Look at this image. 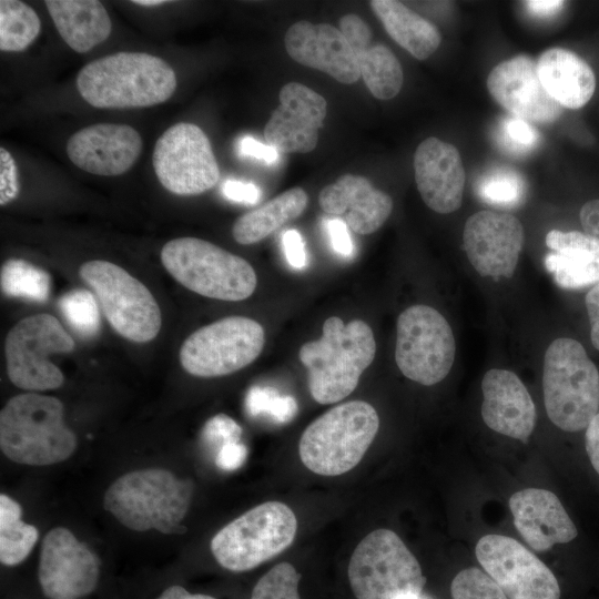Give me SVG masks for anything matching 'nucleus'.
Returning a JSON list of instances; mask_svg holds the SVG:
<instances>
[{
	"label": "nucleus",
	"instance_id": "nucleus-49",
	"mask_svg": "<svg viewBox=\"0 0 599 599\" xmlns=\"http://www.w3.org/2000/svg\"><path fill=\"white\" fill-rule=\"evenodd\" d=\"M579 217L585 233L599 242V200L586 202Z\"/></svg>",
	"mask_w": 599,
	"mask_h": 599
},
{
	"label": "nucleus",
	"instance_id": "nucleus-14",
	"mask_svg": "<svg viewBox=\"0 0 599 599\" xmlns=\"http://www.w3.org/2000/svg\"><path fill=\"white\" fill-rule=\"evenodd\" d=\"M160 183L177 195H197L212 189L220 169L211 142L196 124L180 122L156 141L152 155Z\"/></svg>",
	"mask_w": 599,
	"mask_h": 599
},
{
	"label": "nucleus",
	"instance_id": "nucleus-6",
	"mask_svg": "<svg viewBox=\"0 0 599 599\" xmlns=\"http://www.w3.org/2000/svg\"><path fill=\"white\" fill-rule=\"evenodd\" d=\"M544 400L547 416L560 429H585L599 410V372L576 339L560 337L544 357Z\"/></svg>",
	"mask_w": 599,
	"mask_h": 599
},
{
	"label": "nucleus",
	"instance_id": "nucleus-17",
	"mask_svg": "<svg viewBox=\"0 0 599 599\" xmlns=\"http://www.w3.org/2000/svg\"><path fill=\"white\" fill-rule=\"evenodd\" d=\"M524 240V226L516 216L490 210L470 215L463 232L467 258L485 277H511Z\"/></svg>",
	"mask_w": 599,
	"mask_h": 599
},
{
	"label": "nucleus",
	"instance_id": "nucleus-45",
	"mask_svg": "<svg viewBox=\"0 0 599 599\" xmlns=\"http://www.w3.org/2000/svg\"><path fill=\"white\" fill-rule=\"evenodd\" d=\"M221 191L227 200L247 205L256 204L261 197L257 185L238 180H226L222 184Z\"/></svg>",
	"mask_w": 599,
	"mask_h": 599
},
{
	"label": "nucleus",
	"instance_id": "nucleus-15",
	"mask_svg": "<svg viewBox=\"0 0 599 599\" xmlns=\"http://www.w3.org/2000/svg\"><path fill=\"white\" fill-rule=\"evenodd\" d=\"M476 557L485 572L508 599H559L560 588L552 571L517 540L486 535L476 545Z\"/></svg>",
	"mask_w": 599,
	"mask_h": 599
},
{
	"label": "nucleus",
	"instance_id": "nucleus-44",
	"mask_svg": "<svg viewBox=\"0 0 599 599\" xmlns=\"http://www.w3.org/2000/svg\"><path fill=\"white\" fill-rule=\"evenodd\" d=\"M282 245L288 264L297 270L307 265L304 240L297 230H287L282 235Z\"/></svg>",
	"mask_w": 599,
	"mask_h": 599
},
{
	"label": "nucleus",
	"instance_id": "nucleus-53",
	"mask_svg": "<svg viewBox=\"0 0 599 599\" xmlns=\"http://www.w3.org/2000/svg\"><path fill=\"white\" fill-rule=\"evenodd\" d=\"M132 2L138 4V6H143V7H155V6L164 4L167 1H165V0H135V1H132Z\"/></svg>",
	"mask_w": 599,
	"mask_h": 599
},
{
	"label": "nucleus",
	"instance_id": "nucleus-19",
	"mask_svg": "<svg viewBox=\"0 0 599 599\" xmlns=\"http://www.w3.org/2000/svg\"><path fill=\"white\" fill-rule=\"evenodd\" d=\"M487 88L494 100L515 116L528 122L550 123L564 108L544 88L537 62L519 54L493 68Z\"/></svg>",
	"mask_w": 599,
	"mask_h": 599
},
{
	"label": "nucleus",
	"instance_id": "nucleus-35",
	"mask_svg": "<svg viewBox=\"0 0 599 599\" xmlns=\"http://www.w3.org/2000/svg\"><path fill=\"white\" fill-rule=\"evenodd\" d=\"M476 193L488 204L514 207L522 203L526 182L521 174L509 167H495L476 183Z\"/></svg>",
	"mask_w": 599,
	"mask_h": 599
},
{
	"label": "nucleus",
	"instance_id": "nucleus-31",
	"mask_svg": "<svg viewBox=\"0 0 599 599\" xmlns=\"http://www.w3.org/2000/svg\"><path fill=\"white\" fill-rule=\"evenodd\" d=\"M307 203L308 196L302 187L290 189L238 217L232 227V235L243 245L257 243L298 217Z\"/></svg>",
	"mask_w": 599,
	"mask_h": 599
},
{
	"label": "nucleus",
	"instance_id": "nucleus-30",
	"mask_svg": "<svg viewBox=\"0 0 599 599\" xmlns=\"http://www.w3.org/2000/svg\"><path fill=\"white\" fill-rule=\"evenodd\" d=\"M369 6L390 38L414 58L425 60L438 49V29L403 2L372 0Z\"/></svg>",
	"mask_w": 599,
	"mask_h": 599
},
{
	"label": "nucleus",
	"instance_id": "nucleus-9",
	"mask_svg": "<svg viewBox=\"0 0 599 599\" xmlns=\"http://www.w3.org/2000/svg\"><path fill=\"white\" fill-rule=\"evenodd\" d=\"M296 531L297 519L293 510L284 502L267 501L220 529L210 547L223 568L242 572L287 549Z\"/></svg>",
	"mask_w": 599,
	"mask_h": 599
},
{
	"label": "nucleus",
	"instance_id": "nucleus-39",
	"mask_svg": "<svg viewBox=\"0 0 599 599\" xmlns=\"http://www.w3.org/2000/svg\"><path fill=\"white\" fill-rule=\"evenodd\" d=\"M453 599H508L501 588L478 568L460 570L451 581Z\"/></svg>",
	"mask_w": 599,
	"mask_h": 599
},
{
	"label": "nucleus",
	"instance_id": "nucleus-28",
	"mask_svg": "<svg viewBox=\"0 0 599 599\" xmlns=\"http://www.w3.org/2000/svg\"><path fill=\"white\" fill-rule=\"evenodd\" d=\"M537 71L544 88L564 109H580L595 93L592 69L570 50H545L537 60Z\"/></svg>",
	"mask_w": 599,
	"mask_h": 599
},
{
	"label": "nucleus",
	"instance_id": "nucleus-42",
	"mask_svg": "<svg viewBox=\"0 0 599 599\" xmlns=\"http://www.w3.org/2000/svg\"><path fill=\"white\" fill-rule=\"evenodd\" d=\"M18 169L14 159L3 146L0 148V204L6 205L19 194Z\"/></svg>",
	"mask_w": 599,
	"mask_h": 599
},
{
	"label": "nucleus",
	"instance_id": "nucleus-18",
	"mask_svg": "<svg viewBox=\"0 0 599 599\" xmlns=\"http://www.w3.org/2000/svg\"><path fill=\"white\" fill-rule=\"evenodd\" d=\"M278 97L280 104L264 128L266 144L280 153L313 151L326 116V100L297 82L285 84Z\"/></svg>",
	"mask_w": 599,
	"mask_h": 599
},
{
	"label": "nucleus",
	"instance_id": "nucleus-13",
	"mask_svg": "<svg viewBox=\"0 0 599 599\" xmlns=\"http://www.w3.org/2000/svg\"><path fill=\"white\" fill-rule=\"evenodd\" d=\"M264 343V328L258 322L244 316L224 317L199 328L183 342L180 363L194 376H224L254 362Z\"/></svg>",
	"mask_w": 599,
	"mask_h": 599
},
{
	"label": "nucleus",
	"instance_id": "nucleus-3",
	"mask_svg": "<svg viewBox=\"0 0 599 599\" xmlns=\"http://www.w3.org/2000/svg\"><path fill=\"white\" fill-rule=\"evenodd\" d=\"M193 484L162 468L133 470L106 489L103 507L121 525L135 531L183 532L181 526L192 500Z\"/></svg>",
	"mask_w": 599,
	"mask_h": 599
},
{
	"label": "nucleus",
	"instance_id": "nucleus-50",
	"mask_svg": "<svg viewBox=\"0 0 599 599\" xmlns=\"http://www.w3.org/2000/svg\"><path fill=\"white\" fill-rule=\"evenodd\" d=\"M585 439L587 455L599 475V410L586 427Z\"/></svg>",
	"mask_w": 599,
	"mask_h": 599
},
{
	"label": "nucleus",
	"instance_id": "nucleus-4",
	"mask_svg": "<svg viewBox=\"0 0 599 599\" xmlns=\"http://www.w3.org/2000/svg\"><path fill=\"white\" fill-rule=\"evenodd\" d=\"M63 404L55 397L26 393L10 398L0 413V447L12 461L48 466L67 460L77 437L63 420Z\"/></svg>",
	"mask_w": 599,
	"mask_h": 599
},
{
	"label": "nucleus",
	"instance_id": "nucleus-22",
	"mask_svg": "<svg viewBox=\"0 0 599 599\" xmlns=\"http://www.w3.org/2000/svg\"><path fill=\"white\" fill-rule=\"evenodd\" d=\"M417 190L433 211L448 214L461 205L465 170L458 150L438 138L425 139L414 154Z\"/></svg>",
	"mask_w": 599,
	"mask_h": 599
},
{
	"label": "nucleus",
	"instance_id": "nucleus-29",
	"mask_svg": "<svg viewBox=\"0 0 599 599\" xmlns=\"http://www.w3.org/2000/svg\"><path fill=\"white\" fill-rule=\"evenodd\" d=\"M44 3L59 34L75 52L90 51L111 33V19L100 1L47 0Z\"/></svg>",
	"mask_w": 599,
	"mask_h": 599
},
{
	"label": "nucleus",
	"instance_id": "nucleus-12",
	"mask_svg": "<svg viewBox=\"0 0 599 599\" xmlns=\"http://www.w3.org/2000/svg\"><path fill=\"white\" fill-rule=\"evenodd\" d=\"M455 354L453 329L437 309L419 304L399 314L395 361L405 377L435 385L450 372Z\"/></svg>",
	"mask_w": 599,
	"mask_h": 599
},
{
	"label": "nucleus",
	"instance_id": "nucleus-2",
	"mask_svg": "<svg viewBox=\"0 0 599 599\" xmlns=\"http://www.w3.org/2000/svg\"><path fill=\"white\" fill-rule=\"evenodd\" d=\"M375 354L376 342L367 323L354 319L345 324L337 316L328 317L322 337L305 343L298 353L312 397L324 405L347 397Z\"/></svg>",
	"mask_w": 599,
	"mask_h": 599
},
{
	"label": "nucleus",
	"instance_id": "nucleus-46",
	"mask_svg": "<svg viewBox=\"0 0 599 599\" xmlns=\"http://www.w3.org/2000/svg\"><path fill=\"white\" fill-rule=\"evenodd\" d=\"M326 231L331 245L337 254L348 257L354 253L353 240L348 233V226L343 220L338 217L327 219Z\"/></svg>",
	"mask_w": 599,
	"mask_h": 599
},
{
	"label": "nucleus",
	"instance_id": "nucleus-8",
	"mask_svg": "<svg viewBox=\"0 0 599 599\" xmlns=\"http://www.w3.org/2000/svg\"><path fill=\"white\" fill-rule=\"evenodd\" d=\"M348 580L357 599H413L426 582L422 567L389 529L364 537L352 554Z\"/></svg>",
	"mask_w": 599,
	"mask_h": 599
},
{
	"label": "nucleus",
	"instance_id": "nucleus-5",
	"mask_svg": "<svg viewBox=\"0 0 599 599\" xmlns=\"http://www.w3.org/2000/svg\"><path fill=\"white\" fill-rule=\"evenodd\" d=\"M378 428L379 417L370 404H339L306 427L300 439V458L317 475H343L362 460Z\"/></svg>",
	"mask_w": 599,
	"mask_h": 599
},
{
	"label": "nucleus",
	"instance_id": "nucleus-7",
	"mask_svg": "<svg viewBox=\"0 0 599 599\" xmlns=\"http://www.w3.org/2000/svg\"><path fill=\"white\" fill-rule=\"evenodd\" d=\"M161 261L180 284L210 298L242 301L256 288V273L246 260L197 237L169 241Z\"/></svg>",
	"mask_w": 599,
	"mask_h": 599
},
{
	"label": "nucleus",
	"instance_id": "nucleus-11",
	"mask_svg": "<svg viewBox=\"0 0 599 599\" xmlns=\"http://www.w3.org/2000/svg\"><path fill=\"white\" fill-rule=\"evenodd\" d=\"M73 348V338L53 315L42 313L22 318L6 337L9 379L30 393L59 388L64 376L50 355Z\"/></svg>",
	"mask_w": 599,
	"mask_h": 599
},
{
	"label": "nucleus",
	"instance_id": "nucleus-48",
	"mask_svg": "<svg viewBox=\"0 0 599 599\" xmlns=\"http://www.w3.org/2000/svg\"><path fill=\"white\" fill-rule=\"evenodd\" d=\"M585 304L590 322L591 343L599 351V283L588 291Z\"/></svg>",
	"mask_w": 599,
	"mask_h": 599
},
{
	"label": "nucleus",
	"instance_id": "nucleus-40",
	"mask_svg": "<svg viewBox=\"0 0 599 599\" xmlns=\"http://www.w3.org/2000/svg\"><path fill=\"white\" fill-rule=\"evenodd\" d=\"M496 140L506 152L524 154L537 145L539 134L528 121L511 116L499 123Z\"/></svg>",
	"mask_w": 599,
	"mask_h": 599
},
{
	"label": "nucleus",
	"instance_id": "nucleus-37",
	"mask_svg": "<svg viewBox=\"0 0 599 599\" xmlns=\"http://www.w3.org/2000/svg\"><path fill=\"white\" fill-rule=\"evenodd\" d=\"M245 409L251 416L267 415L284 424L296 415L297 403L294 397L281 395L273 388L253 386L246 393Z\"/></svg>",
	"mask_w": 599,
	"mask_h": 599
},
{
	"label": "nucleus",
	"instance_id": "nucleus-23",
	"mask_svg": "<svg viewBox=\"0 0 599 599\" xmlns=\"http://www.w3.org/2000/svg\"><path fill=\"white\" fill-rule=\"evenodd\" d=\"M481 417L491 430L526 443L536 424V407L520 378L491 368L481 380Z\"/></svg>",
	"mask_w": 599,
	"mask_h": 599
},
{
	"label": "nucleus",
	"instance_id": "nucleus-34",
	"mask_svg": "<svg viewBox=\"0 0 599 599\" xmlns=\"http://www.w3.org/2000/svg\"><path fill=\"white\" fill-rule=\"evenodd\" d=\"M1 288L11 297L44 302L50 294V276L24 260L11 258L1 266Z\"/></svg>",
	"mask_w": 599,
	"mask_h": 599
},
{
	"label": "nucleus",
	"instance_id": "nucleus-47",
	"mask_svg": "<svg viewBox=\"0 0 599 599\" xmlns=\"http://www.w3.org/2000/svg\"><path fill=\"white\" fill-rule=\"evenodd\" d=\"M247 448L242 443H230L222 446L216 454L215 464L222 470H235L246 459Z\"/></svg>",
	"mask_w": 599,
	"mask_h": 599
},
{
	"label": "nucleus",
	"instance_id": "nucleus-26",
	"mask_svg": "<svg viewBox=\"0 0 599 599\" xmlns=\"http://www.w3.org/2000/svg\"><path fill=\"white\" fill-rule=\"evenodd\" d=\"M339 31L353 49L361 77L370 93L380 100L396 97L404 82L403 69L396 55L386 45L373 41L370 28L357 14L343 16Z\"/></svg>",
	"mask_w": 599,
	"mask_h": 599
},
{
	"label": "nucleus",
	"instance_id": "nucleus-27",
	"mask_svg": "<svg viewBox=\"0 0 599 599\" xmlns=\"http://www.w3.org/2000/svg\"><path fill=\"white\" fill-rule=\"evenodd\" d=\"M545 266L558 286L581 290L599 283V242L579 231L551 230Z\"/></svg>",
	"mask_w": 599,
	"mask_h": 599
},
{
	"label": "nucleus",
	"instance_id": "nucleus-25",
	"mask_svg": "<svg viewBox=\"0 0 599 599\" xmlns=\"http://www.w3.org/2000/svg\"><path fill=\"white\" fill-rule=\"evenodd\" d=\"M318 204L325 213L343 217L346 225L361 235L377 231L393 210L388 194L375 189L365 176L349 173L323 187Z\"/></svg>",
	"mask_w": 599,
	"mask_h": 599
},
{
	"label": "nucleus",
	"instance_id": "nucleus-10",
	"mask_svg": "<svg viewBox=\"0 0 599 599\" xmlns=\"http://www.w3.org/2000/svg\"><path fill=\"white\" fill-rule=\"evenodd\" d=\"M79 274L92 290L106 321L119 335L135 343L156 337L162 314L143 283L119 265L102 260L83 263Z\"/></svg>",
	"mask_w": 599,
	"mask_h": 599
},
{
	"label": "nucleus",
	"instance_id": "nucleus-38",
	"mask_svg": "<svg viewBox=\"0 0 599 599\" xmlns=\"http://www.w3.org/2000/svg\"><path fill=\"white\" fill-rule=\"evenodd\" d=\"M301 575L290 562H281L262 576L251 599H301L298 582Z\"/></svg>",
	"mask_w": 599,
	"mask_h": 599
},
{
	"label": "nucleus",
	"instance_id": "nucleus-24",
	"mask_svg": "<svg viewBox=\"0 0 599 599\" xmlns=\"http://www.w3.org/2000/svg\"><path fill=\"white\" fill-rule=\"evenodd\" d=\"M509 508L514 525L536 551L556 544H567L578 535L577 528L558 497L542 488H526L511 495Z\"/></svg>",
	"mask_w": 599,
	"mask_h": 599
},
{
	"label": "nucleus",
	"instance_id": "nucleus-16",
	"mask_svg": "<svg viewBox=\"0 0 599 599\" xmlns=\"http://www.w3.org/2000/svg\"><path fill=\"white\" fill-rule=\"evenodd\" d=\"M100 578L98 556L67 528L55 527L42 539L38 579L49 599H80Z\"/></svg>",
	"mask_w": 599,
	"mask_h": 599
},
{
	"label": "nucleus",
	"instance_id": "nucleus-51",
	"mask_svg": "<svg viewBox=\"0 0 599 599\" xmlns=\"http://www.w3.org/2000/svg\"><path fill=\"white\" fill-rule=\"evenodd\" d=\"M528 10L538 17H549L557 13L565 4L560 0H530L525 2Z\"/></svg>",
	"mask_w": 599,
	"mask_h": 599
},
{
	"label": "nucleus",
	"instance_id": "nucleus-32",
	"mask_svg": "<svg viewBox=\"0 0 599 599\" xmlns=\"http://www.w3.org/2000/svg\"><path fill=\"white\" fill-rule=\"evenodd\" d=\"M21 506L6 494L0 495V561L6 566L22 562L38 541L39 531L21 519Z\"/></svg>",
	"mask_w": 599,
	"mask_h": 599
},
{
	"label": "nucleus",
	"instance_id": "nucleus-21",
	"mask_svg": "<svg viewBox=\"0 0 599 599\" xmlns=\"http://www.w3.org/2000/svg\"><path fill=\"white\" fill-rule=\"evenodd\" d=\"M285 49L296 62L351 84L361 78L356 55L339 29L328 23L298 21L285 33Z\"/></svg>",
	"mask_w": 599,
	"mask_h": 599
},
{
	"label": "nucleus",
	"instance_id": "nucleus-33",
	"mask_svg": "<svg viewBox=\"0 0 599 599\" xmlns=\"http://www.w3.org/2000/svg\"><path fill=\"white\" fill-rule=\"evenodd\" d=\"M41 22L35 11L18 0L0 1V50L19 52L38 38Z\"/></svg>",
	"mask_w": 599,
	"mask_h": 599
},
{
	"label": "nucleus",
	"instance_id": "nucleus-1",
	"mask_svg": "<svg viewBox=\"0 0 599 599\" xmlns=\"http://www.w3.org/2000/svg\"><path fill=\"white\" fill-rule=\"evenodd\" d=\"M77 88L94 108H146L173 95L176 75L156 55L121 51L85 64L78 73Z\"/></svg>",
	"mask_w": 599,
	"mask_h": 599
},
{
	"label": "nucleus",
	"instance_id": "nucleus-54",
	"mask_svg": "<svg viewBox=\"0 0 599 599\" xmlns=\"http://www.w3.org/2000/svg\"><path fill=\"white\" fill-rule=\"evenodd\" d=\"M413 599H420V597H417V598H413Z\"/></svg>",
	"mask_w": 599,
	"mask_h": 599
},
{
	"label": "nucleus",
	"instance_id": "nucleus-41",
	"mask_svg": "<svg viewBox=\"0 0 599 599\" xmlns=\"http://www.w3.org/2000/svg\"><path fill=\"white\" fill-rule=\"evenodd\" d=\"M241 435L240 425L224 414H217L210 418L202 430L203 440L212 446H220V448L226 444L240 441Z\"/></svg>",
	"mask_w": 599,
	"mask_h": 599
},
{
	"label": "nucleus",
	"instance_id": "nucleus-36",
	"mask_svg": "<svg viewBox=\"0 0 599 599\" xmlns=\"http://www.w3.org/2000/svg\"><path fill=\"white\" fill-rule=\"evenodd\" d=\"M97 297L87 290L68 292L59 300V309L68 324L82 336L97 334L100 314Z\"/></svg>",
	"mask_w": 599,
	"mask_h": 599
},
{
	"label": "nucleus",
	"instance_id": "nucleus-52",
	"mask_svg": "<svg viewBox=\"0 0 599 599\" xmlns=\"http://www.w3.org/2000/svg\"><path fill=\"white\" fill-rule=\"evenodd\" d=\"M156 599H215L212 596L203 593H191L179 585L166 588Z\"/></svg>",
	"mask_w": 599,
	"mask_h": 599
},
{
	"label": "nucleus",
	"instance_id": "nucleus-43",
	"mask_svg": "<svg viewBox=\"0 0 599 599\" xmlns=\"http://www.w3.org/2000/svg\"><path fill=\"white\" fill-rule=\"evenodd\" d=\"M240 156L252 158L266 164H275L280 160V152L273 146L262 143L252 136H243L236 143Z\"/></svg>",
	"mask_w": 599,
	"mask_h": 599
},
{
	"label": "nucleus",
	"instance_id": "nucleus-20",
	"mask_svg": "<svg viewBox=\"0 0 599 599\" xmlns=\"http://www.w3.org/2000/svg\"><path fill=\"white\" fill-rule=\"evenodd\" d=\"M142 146V138L134 128L98 123L75 132L67 142V154L85 172L115 176L133 166Z\"/></svg>",
	"mask_w": 599,
	"mask_h": 599
}]
</instances>
